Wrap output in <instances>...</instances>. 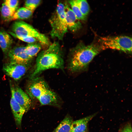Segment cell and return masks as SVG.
I'll list each match as a JSON object with an SVG mask.
<instances>
[{"mask_svg": "<svg viewBox=\"0 0 132 132\" xmlns=\"http://www.w3.org/2000/svg\"><path fill=\"white\" fill-rule=\"evenodd\" d=\"M30 64H21L9 62L3 66V70L7 75L15 80L20 79L26 73Z\"/></svg>", "mask_w": 132, "mask_h": 132, "instance_id": "obj_6", "label": "cell"}, {"mask_svg": "<svg viewBox=\"0 0 132 132\" xmlns=\"http://www.w3.org/2000/svg\"><path fill=\"white\" fill-rule=\"evenodd\" d=\"M121 132H132L131 124L129 123L126 125L122 129Z\"/></svg>", "mask_w": 132, "mask_h": 132, "instance_id": "obj_24", "label": "cell"}, {"mask_svg": "<svg viewBox=\"0 0 132 132\" xmlns=\"http://www.w3.org/2000/svg\"><path fill=\"white\" fill-rule=\"evenodd\" d=\"M41 48L40 44L35 43H29L25 47V51L26 54L33 59L39 52Z\"/></svg>", "mask_w": 132, "mask_h": 132, "instance_id": "obj_18", "label": "cell"}, {"mask_svg": "<svg viewBox=\"0 0 132 132\" xmlns=\"http://www.w3.org/2000/svg\"><path fill=\"white\" fill-rule=\"evenodd\" d=\"M52 28L50 35L53 38L63 40L68 31L64 5L61 2L57 4L56 10L49 19Z\"/></svg>", "mask_w": 132, "mask_h": 132, "instance_id": "obj_3", "label": "cell"}, {"mask_svg": "<svg viewBox=\"0 0 132 132\" xmlns=\"http://www.w3.org/2000/svg\"><path fill=\"white\" fill-rule=\"evenodd\" d=\"M10 104L17 125L20 126L23 116L26 112L25 109L11 97Z\"/></svg>", "mask_w": 132, "mask_h": 132, "instance_id": "obj_12", "label": "cell"}, {"mask_svg": "<svg viewBox=\"0 0 132 132\" xmlns=\"http://www.w3.org/2000/svg\"><path fill=\"white\" fill-rule=\"evenodd\" d=\"M82 13L87 17L90 8L88 2L85 0H75Z\"/></svg>", "mask_w": 132, "mask_h": 132, "instance_id": "obj_20", "label": "cell"}, {"mask_svg": "<svg viewBox=\"0 0 132 132\" xmlns=\"http://www.w3.org/2000/svg\"><path fill=\"white\" fill-rule=\"evenodd\" d=\"M13 42L11 36L4 30L0 29V47L5 55H7Z\"/></svg>", "mask_w": 132, "mask_h": 132, "instance_id": "obj_13", "label": "cell"}, {"mask_svg": "<svg viewBox=\"0 0 132 132\" xmlns=\"http://www.w3.org/2000/svg\"><path fill=\"white\" fill-rule=\"evenodd\" d=\"M95 115L93 114L73 121L69 132H87L88 124Z\"/></svg>", "mask_w": 132, "mask_h": 132, "instance_id": "obj_11", "label": "cell"}, {"mask_svg": "<svg viewBox=\"0 0 132 132\" xmlns=\"http://www.w3.org/2000/svg\"><path fill=\"white\" fill-rule=\"evenodd\" d=\"M68 2L71 6V9L79 20H85L87 17L82 13L75 0H69Z\"/></svg>", "mask_w": 132, "mask_h": 132, "instance_id": "obj_19", "label": "cell"}, {"mask_svg": "<svg viewBox=\"0 0 132 132\" xmlns=\"http://www.w3.org/2000/svg\"><path fill=\"white\" fill-rule=\"evenodd\" d=\"M73 121L71 117H66L52 132H69Z\"/></svg>", "mask_w": 132, "mask_h": 132, "instance_id": "obj_16", "label": "cell"}, {"mask_svg": "<svg viewBox=\"0 0 132 132\" xmlns=\"http://www.w3.org/2000/svg\"><path fill=\"white\" fill-rule=\"evenodd\" d=\"M4 3L9 8L16 11L18 8L19 1L17 0H6L4 1Z\"/></svg>", "mask_w": 132, "mask_h": 132, "instance_id": "obj_22", "label": "cell"}, {"mask_svg": "<svg viewBox=\"0 0 132 132\" xmlns=\"http://www.w3.org/2000/svg\"><path fill=\"white\" fill-rule=\"evenodd\" d=\"M11 97L23 108L25 111L29 109L31 101L28 95L18 86L10 84Z\"/></svg>", "mask_w": 132, "mask_h": 132, "instance_id": "obj_8", "label": "cell"}, {"mask_svg": "<svg viewBox=\"0 0 132 132\" xmlns=\"http://www.w3.org/2000/svg\"><path fill=\"white\" fill-rule=\"evenodd\" d=\"M34 80L29 86L28 92L31 97L38 99L50 89L46 83L42 79L36 78Z\"/></svg>", "mask_w": 132, "mask_h": 132, "instance_id": "obj_9", "label": "cell"}, {"mask_svg": "<svg viewBox=\"0 0 132 132\" xmlns=\"http://www.w3.org/2000/svg\"><path fill=\"white\" fill-rule=\"evenodd\" d=\"M38 99L41 105H57L58 101L57 95L51 90Z\"/></svg>", "mask_w": 132, "mask_h": 132, "instance_id": "obj_14", "label": "cell"}, {"mask_svg": "<svg viewBox=\"0 0 132 132\" xmlns=\"http://www.w3.org/2000/svg\"><path fill=\"white\" fill-rule=\"evenodd\" d=\"M12 29L16 37H34L41 44L46 45L49 44V41L47 37L23 21H18L15 22L13 24Z\"/></svg>", "mask_w": 132, "mask_h": 132, "instance_id": "obj_5", "label": "cell"}, {"mask_svg": "<svg viewBox=\"0 0 132 132\" xmlns=\"http://www.w3.org/2000/svg\"><path fill=\"white\" fill-rule=\"evenodd\" d=\"M64 5L68 29L72 32H75L81 28V23L68 5L66 3Z\"/></svg>", "mask_w": 132, "mask_h": 132, "instance_id": "obj_10", "label": "cell"}, {"mask_svg": "<svg viewBox=\"0 0 132 132\" xmlns=\"http://www.w3.org/2000/svg\"><path fill=\"white\" fill-rule=\"evenodd\" d=\"M15 11L11 9L4 3L0 8V12L2 18L5 22L11 20Z\"/></svg>", "mask_w": 132, "mask_h": 132, "instance_id": "obj_17", "label": "cell"}, {"mask_svg": "<svg viewBox=\"0 0 132 132\" xmlns=\"http://www.w3.org/2000/svg\"><path fill=\"white\" fill-rule=\"evenodd\" d=\"M33 12L25 7H21L15 11L12 17L11 20L28 19L32 16Z\"/></svg>", "mask_w": 132, "mask_h": 132, "instance_id": "obj_15", "label": "cell"}, {"mask_svg": "<svg viewBox=\"0 0 132 132\" xmlns=\"http://www.w3.org/2000/svg\"><path fill=\"white\" fill-rule=\"evenodd\" d=\"M7 55L10 62L21 64H29L32 59L26 53L25 47L23 46L14 47L11 49Z\"/></svg>", "mask_w": 132, "mask_h": 132, "instance_id": "obj_7", "label": "cell"}, {"mask_svg": "<svg viewBox=\"0 0 132 132\" xmlns=\"http://www.w3.org/2000/svg\"><path fill=\"white\" fill-rule=\"evenodd\" d=\"M19 39L29 43H35L38 40L36 38L33 37H16Z\"/></svg>", "mask_w": 132, "mask_h": 132, "instance_id": "obj_23", "label": "cell"}, {"mask_svg": "<svg viewBox=\"0 0 132 132\" xmlns=\"http://www.w3.org/2000/svg\"><path fill=\"white\" fill-rule=\"evenodd\" d=\"M98 42L102 50L110 49L131 54L132 37L127 36L100 37Z\"/></svg>", "mask_w": 132, "mask_h": 132, "instance_id": "obj_4", "label": "cell"}, {"mask_svg": "<svg viewBox=\"0 0 132 132\" xmlns=\"http://www.w3.org/2000/svg\"><path fill=\"white\" fill-rule=\"evenodd\" d=\"M40 0H26L24 3L25 7L33 11L41 2Z\"/></svg>", "mask_w": 132, "mask_h": 132, "instance_id": "obj_21", "label": "cell"}, {"mask_svg": "<svg viewBox=\"0 0 132 132\" xmlns=\"http://www.w3.org/2000/svg\"><path fill=\"white\" fill-rule=\"evenodd\" d=\"M101 50L99 44H92L86 45L79 43L71 51L68 62V69L72 72L85 70Z\"/></svg>", "mask_w": 132, "mask_h": 132, "instance_id": "obj_2", "label": "cell"}, {"mask_svg": "<svg viewBox=\"0 0 132 132\" xmlns=\"http://www.w3.org/2000/svg\"><path fill=\"white\" fill-rule=\"evenodd\" d=\"M64 64L60 45L57 42L55 41L47 49L39 54L31 78L34 79L42 72L48 69H63Z\"/></svg>", "mask_w": 132, "mask_h": 132, "instance_id": "obj_1", "label": "cell"}]
</instances>
